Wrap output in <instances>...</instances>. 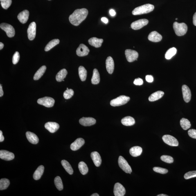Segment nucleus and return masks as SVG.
I'll list each match as a JSON object with an SVG mask.
<instances>
[{"mask_svg": "<svg viewBox=\"0 0 196 196\" xmlns=\"http://www.w3.org/2000/svg\"><path fill=\"white\" fill-rule=\"evenodd\" d=\"M89 51V50L87 46L82 44L77 48L76 54L79 56H84L88 54Z\"/></svg>", "mask_w": 196, "mask_h": 196, "instance_id": "nucleus-13", "label": "nucleus"}, {"mask_svg": "<svg viewBox=\"0 0 196 196\" xmlns=\"http://www.w3.org/2000/svg\"><path fill=\"white\" fill-rule=\"evenodd\" d=\"M29 16V12L27 10H24L20 13L18 16V18L22 24H24L27 21Z\"/></svg>", "mask_w": 196, "mask_h": 196, "instance_id": "nucleus-21", "label": "nucleus"}, {"mask_svg": "<svg viewBox=\"0 0 196 196\" xmlns=\"http://www.w3.org/2000/svg\"><path fill=\"white\" fill-rule=\"evenodd\" d=\"M44 168L43 165H41L34 172L33 178L35 180H38L40 179L43 175L44 171Z\"/></svg>", "mask_w": 196, "mask_h": 196, "instance_id": "nucleus-28", "label": "nucleus"}, {"mask_svg": "<svg viewBox=\"0 0 196 196\" xmlns=\"http://www.w3.org/2000/svg\"><path fill=\"white\" fill-rule=\"evenodd\" d=\"M79 123L84 126H91L96 124V120L92 117H82L79 120Z\"/></svg>", "mask_w": 196, "mask_h": 196, "instance_id": "nucleus-17", "label": "nucleus"}, {"mask_svg": "<svg viewBox=\"0 0 196 196\" xmlns=\"http://www.w3.org/2000/svg\"><path fill=\"white\" fill-rule=\"evenodd\" d=\"M99 196V195L97 193L93 194L91 195V196Z\"/></svg>", "mask_w": 196, "mask_h": 196, "instance_id": "nucleus-56", "label": "nucleus"}, {"mask_svg": "<svg viewBox=\"0 0 196 196\" xmlns=\"http://www.w3.org/2000/svg\"><path fill=\"white\" fill-rule=\"evenodd\" d=\"M182 92L183 99L185 102H189L191 99V94L190 90L186 85H184L182 87Z\"/></svg>", "mask_w": 196, "mask_h": 196, "instance_id": "nucleus-14", "label": "nucleus"}, {"mask_svg": "<svg viewBox=\"0 0 196 196\" xmlns=\"http://www.w3.org/2000/svg\"><path fill=\"white\" fill-rule=\"evenodd\" d=\"M180 125L181 127L184 130L189 129L191 127V124L189 121L185 118H182L180 121Z\"/></svg>", "mask_w": 196, "mask_h": 196, "instance_id": "nucleus-37", "label": "nucleus"}, {"mask_svg": "<svg viewBox=\"0 0 196 196\" xmlns=\"http://www.w3.org/2000/svg\"><path fill=\"white\" fill-rule=\"evenodd\" d=\"M60 43V40L58 39H54L50 41L48 43L47 45L45 48V51H49V50L51 49L57 45L59 44Z\"/></svg>", "mask_w": 196, "mask_h": 196, "instance_id": "nucleus-35", "label": "nucleus"}, {"mask_svg": "<svg viewBox=\"0 0 196 196\" xmlns=\"http://www.w3.org/2000/svg\"><path fill=\"white\" fill-rule=\"evenodd\" d=\"M2 131H0V142H2L4 140V137L3 135Z\"/></svg>", "mask_w": 196, "mask_h": 196, "instance_id": "nucleus-49", "label": "nucleus"}, {"mask_svg": "<svg viewBox=\"0 0 196 196\" xmlns=\"http://www.w3.org/2000/svg\"><path fill=\"white\" fill-rule=\"evenodd\" d=\"M4 45L3 43H0V50H2L4 47Z\"/></svg>", "mask_w": 196, "mask_h": 196, "instance_id": "nucleus-54", "label": "nucleus"}, {"mask_svg": "<svg viewBox=\"0 0 196 196\" xmlns=\"http://www.w3.org/2000/svg\"><path fill=\"white\" fill-rule=\"evenodd\" d=\"M56 188L59 191L62 190L63 189V186L62 179L60 177L57 176L54 180Z\"/></svg>", "mask_w": 196, "mask_h": 196, "instance_id": "nucleus-39", "label": "nucleus"}, {"mask_svg": "<svg viewBox=\"0 0 196 196\" xmlns=\"http://www.w3.org/2000/svg\"><path fill=\"white\" fill-rule=\"evenodd\" d=\"M79 74L82 81L84 82L87 77V71L83 66H81L79 68Z\"/></svg>", "mask_w": 196, "mask_h": 196, "instance_id": "nucleus-32", "label": "nucleus"}, {"mask_svg": "<svg viewBox=\"0 0 196 196\" xmlns=\"http://www.w3.org/2000/svg\"><path fill=\"white\" fill-rule=\"evenodd\" d=\"M157 196H168V195H166V194H159V195H158Z\"/></svg>", "mask_w": 196, "mask_h": 196, "instance_id": "nucleus-55", "label": "nucleus"}, {"mask_svg": "<svg viewBox=\"0 0 196 196\" xmlns=\"http://www.w3.org/2000/svg\"><path fill=\"white\" fill-rule=\"evenodd\" d=\"M177 52V50L176 48L172 47L170 48L168 50V51L166 52V54H165V58L168 59V60H169V59H171L172 57L176 54Z\"/></svg>", "mask_w": 196, "mask_h": 196, "instance_id": "nucleus-36", "label": "nucleus"}, {"mask_svg": "<svg viewBox=\"0 0 196 196\" xmlns=\"http://www.w3.org/2000/svg\"><path fill=\"white\" fill-rule=\"evenodd\" d=\"M68 73L67 71L65 69H63L61 70L56 75V79L57 81L58 82H61L63 81V80L66 78V75Z\"/></svg>", "mask_w": 196, "mask_h": 196, "instance_id": "nucleus-31", "label": "nucleus"}, {"mask_svg": "<svg viewBox=\"0 0 196 196\" xmlns=\"http://www.w3.org/2000/svg\"><path fill=\"white\" fill-rule=\"evenodd\" d=\"M37 103L40 105L48 108L53 107L54 105L55 101L50 97H45L39 99L37 101Z\"/></svg>", "mask_w": 196, "mask_h": 196, "instance_id": "nucleus-6", "label": "nucleus"}, {"mask_svg": "<svg viewBox=\"0 0 196 196\" xmlns=\"http://www.w3.org/2000/svg\"><path fill=\"white\" fill-rule=\"evenodd\" d=\"M106 66L107 71L110 74H111L114 71V60L111 56L108 57L106 60Z\"/></svg>", "mask_w": 196, "mask_h": 196, "instance_id": "nucleus-19", "label": "nucleus"}, {"mask_svg": "<svg viewBox=\"0 0 196 196\" xmlns=\"http://www.w3.org/2000/svg\"><path fill=\"white\" fill-rule=\"evenodd\" d=\"M79 170L82 175H85L88 172V168L86 163L84 162H80L78 165Z\"/></svg>", "mask_w": 196, "mask_h": 196, "instance_id": "nucleus-34", "label": "nucleus"}, {"mask_svg": "<svg viewBox=\"0 0 196 196\" xmlns=\"http://www.w3.org/2000/svg\"><path fill=\"white\" fill-rule=\"evenodd\" d=\"M63 81L64 82V80H63Z\"/></svg>", "mask_w": 196, "mask_h": 196, "instance_id": "nucleus-58", "label": "nucleus"}, {"mask_svg": "<svg viewBox=\"0 0 196 196\" xmlns=\"http://www.w3.org/2000/svg\"><path fill=\"white\" fill-rule=\"evenodd\" d=\"M193 23L194 26H196V12L194 14L193 16Z\"/></svg>", "mask_w": 196, "mask_h": 196, "instance_id": "nucleus-51", "label": "nucleus"}, {"mask_svg": "<svg viewBox=\"0 0 196 196\" xmlns=\"http://www.w3.org/2000/svg\"><path fill=\"white\" fill-rule=\"evenodd\" d=\"M44 126L45 128L51 133H54L56 132L60 127V126L58 124L55 122H52L46 123Z\"/></svg>", "mask_w": 196, "mask_h": 196, "instance_id": "nucleus-16", "label": "nucleus"}, {"mask_svg": "<svg viewBox=\"0 0 196 196\" xmlns=\"http://www.w3.org/2000/svg\"><path fill=\"white\" fill-rule=\"evenodd\" d=\"M68 89V88H67V89Z\"/></svg>", "mask_w": 196, "mask_h": 196, "instance_id": "nucleus-59", "label": "nucleus"}, {"mask_svg": "<svg viewBox=\"0 0 196 196\" xmlns=\"http://www.w3.org/2000/svg\"><path fill=\"white\" fill-rule=\"evenodd\" d=\"M3 93H4V92H3L2 86L1 84L0 85V97H2L3 96Z\"/></svg>", "mask_w": 196, "mask_h": 196, "instance_id": "nucleus-53", "label": "nucleus"}, {"mask_svg": "<svg viewBox=\"0 0 196 196\" xmlns=\"http://www.w3.org/2000/svg\"><path fill=\"white\" fill-rule=\"evenodd\" d=\"M149 23L148 20L145 19H141L133 22L131 25V27L133 29L138 30L140 29Z\"/></svg>", "mask_w": 196, "mask_h": 196, "instance_id": "nucleus-9", "label": "nucleus"}, {"mask_svg": "<svg viewBox=\"0 0 196 196\" xmlns=\"http://www.w3.org/2000/svg\"><path fill=\"white\" fill-rule=\"evenodd\" d=\"M88 14L87 9H79L75 10L69 17V21L72 24L78 26L85 20Z\"/></svg>", "mask_w": 196, "mask_h": 196, "instance_id": "nucleus-1", "label": "nucleus"}, {"mask_svg": "<svg viewBox=\"0 0 196 196\" xmlns=\"http://www.w3.org/2000/svg\"><path fill=\"white\" fill-rule=\"evenodd\" d=\"M91 157L95 166L97 167L100 166L101 163V159L100 154L98 152H93L92 153Z\"/></svg>", "mask_w": 196, "mask_h": 196, "instance_id": "nucleus-22", "label": "nucleus"}, {"mask_svg": "<svg viewBox=\"0 0 196 196\" xmlns=\"http://www.w3.org/2000/svg\"><path fill=\"white\" fill-rule=\"evenodd\" d=\"M162 36L156 31L151 32L148 37L149 40L154 42H160L162 39Z\"/></svg>", "mask_w": 196, "mask_h": 196, "instance_id": "nucleus-20", "label": "nucleus"}, {"mask_svg": "<svg viewBox=\"0 0 196 196\" xmlns=\"http://www.w3.org/2000/svg\"><path fill=\"white\" fill-rule=\"evenodd\" d=\"M164 93L162 91H158L151 95L149 98V101L153 102L156 101L161 98L163 96Z\"/></svg>", "mask_w": 196, "mask_h": 196, "instance_id": "nucleus-25", "label": "nucleus"}, {"mask_svg": "<svg viewBox=\"0 0 196 196\" xmlns=\"http://www.w3.org/2000/svg\"><path fill=\"white\" fill-rule=\"evenodd\" d=\"M154 8V5L147 4L137 7L133 11L132 14L134 15L147 14L153 11Z\"/></svg>", "mask_w": 196, "mask_h": 196, "instance_id": "nucleus-2", "label": "nucleus"}, {"mask_svg": "<svg viewBox=\"0 0 196 196\" xmlns=\"http://www.w3.org/2000/svg\"><path fill=\"white\" fill-rule=\"evenodd\" d=\"M121 122L123 125L126 126H130L134 125L135 123L134 118L130 116H127L123 118Z\"/></svg>", "mask_w": 196, "mask_h": 196, "instance_id": "nucleus-27", "label": "nucleus"}, {"mask_svg": "<svg viewBox=\"0 0 196 196\" xmlns=\"http://www.w3.org/2000/svg\"><path fill=\"white\" fill-rule=\"evenodd\" d=\"M27 139L31 143L33 144H37L39 141V139L37 136L34 133L27 132L26 133Z\"/></svg>", "mask_w": 196, "mask_h": 196, "instance_id": "nucleus-23", "label": "nucleus"}, {"mask_svg": "<svg viewBox=\"0 0 196 196\" xmlns=\"http://www.w3.org/2000/svg\"><path fill=\"white\" fill-rule=\"evenodd\" d=\"M153 170L155 172L161 174H165L168 173V171L166 169L160 168V167H154Z\"/></svg>", "mask_w": 196, "mask_h": 196, "instance_id": "nucleus-43", "label": "nucleus"}, {"mask_svg": "<svg viewBox=\"0 0 196 196\" xmlns=\"http://www.w3.org/2000/svg\"><path fill=\"white\" fill-rule=\"evenodd\" d=\"M177 19H178L177 18H176V20H177Z\"/></svg>", "mask_w": 196, "mask_h": 196, "instance_id": "nucleus-57", "label": "nucleus"}, {"mask_svg": "<svg viewBox=\"0 0 196 196\" xmlns=\"http://www.w3.org/2000/svg\"><path fill=\"white\" fill-rule=\"evenodd\" d=\"M134 84L137 85H141L143 84V81L142 79L138 78L134 80Z\"/></svg>", "mask_w": 196, "mask_h": 196, "instance_id": "nucleus-47", "label": "nucleus"}, {"mask_svg": "<svg viewBox=\"0 0 196 196\" xmlns=\"http://www.w3.org/2000/svg\"><path fill=\"white\" fill-rule=\"evenodd\" d=\"M15 158L13 153L5 150L0 151V158L6 161H11Z\"/></svg>", "mask_w": 196, "mask_h": 196, "instance_id": "nucleus-15", "label": "nucleus"}, {"mask_svg": "<svg viewBox=\"0 0 196 196\" xmlns=\"http://www.w3.org/2000/svg\"><path fill=\"white\" fill-rule=\"evenodd\" d=\"M27 33L30 40H32L35 39L36 34V24L35 22H32L29 26Z\"/></svg>", "mask_w": 196, "mask_h": 196, "instance_id": "nucleus-12", "label": "nucleus"}, {"mask_svg": "<svg viewBox=\"0 0 196 196\" xmlns=\"http://www.w3.org/2000/svg\"><path fill=\"white\" fill-rule=\"evenodd\" d=\"M130 100L129 97L122 95L111 101L110 104L113 107H118L125 105Z\"/></svg>", "mask_w": 196, "mask_h": 196, "instance_id": "nucleus-4", "label": "nucleus"}, {"mask_svg": "<svg viewBox=\"0 0 196 196\" xmlns=\"http://www.w3.org/2000/svg\"><path fill=\"white\" fill-rule=\"evenodd\" d=\"M0 27L6 32L8 37H12L15 35V30L13 27L6 23H1Z\"/></svg>", "mask_w": 196, "mask_h": 196, "instance_id": "nucleus-7", "label": "nucleus"}, {"mask_svg": "<svg viewBox=\"0 0 196 196\" xmlns=\"http://www.w3.org/2000/svg\"><path fill=\"white\" fill-rule=\"evenodd\" d=\"M49 1H50V0H49Z\"/></svg>", "mask_w": 196, "mask_h": 196, "instance_id": "nucleus-60", "label": "nucleus"}, {"mask_svg": "<svg viewBox=\"0 0 196 196\" xmlns=\"http://www.w3.org/2000/svg\"><path fill=\"white\" fill-rule=\"evenodd\" d=\"M113 191L115 196H124L126 193L125 188L119 183L115 184Z\"/></svg>", "mask_w": 196, "mask_h": 196, "instance_id": "nucleus-11", "label": "nucleus"}, {"mask_svg": "<svg viewBox=\"0 0 196 196\" xmlns=\"http://www.w3.org/2000/svg\"><path fill=\"white\" fill-rule=\"evenodd\" d=\"M10 184V181L8 179H1L0 180V190H3L8 188Z\"/></svg>", "mask_w": 196, "mask_h": 196, "instance_id": "nucleus-38", "label": "nucleus"}, {"mask_svg": "<svg viewBox=\"0 0 196 196\" xmlns=\"http://www.w3.org/2000/svg\"><path fill=\"white\" fill-rule=\"evenodd\" d=\"M125 55L127 61L132 62L136 60H137L138 53L137 52L132 50L127 49L125 50Z\"/></svg>", "mask_w": 196, "mask_h": 196, "instance_id": "nucleus-10", "label": "nucleus"}, {"mask_svg": "<svg viewBox=\"0 0 196 196\" xmlns=\"http://www.w3.org/2000/svg\"><path fill=\"white\" fill-rule=\"evenodd\" d=\"M103 40L102 39H98L96 37H93L90 39L88 40L89 43L91 46L96 48H99L101 46Z\"/></svg>", "mask_w": 196, "mask_h": 196, "instance_id": "nucleus-24", "label": "nucleus"}, {"mask_svg": "<svg viewBox=\"0 0 196 196\" xmlns=\"http://www.w3.org/2000/svg\"><path fill=\"white\" fill-rule=\"evenodd\" d=\"M74 92L72 89H66L63 93V96L66 99H68L73 96Z\"/></svg>", "mask_w": 196, "mask_h": 196, "instance_id": "nucleus-41", "label": "nucleus"}, {"mask_svg": "<svg viewBox=\"0 0 196 196\" xmlns=\"http://www.w3.org/2000/svg\"><path fill=\"white\" fill-rule=\"evenodd\" d=\"M162 140L165 143L172 146H177L179 143L178 140L174 137L169 135H165L162 137Z\"/></svg>", "mask_w": 196, "mask_h": 196, "instance_id": "nucleus-8", "label": "nucleus"}, {"mask_svg": "<svg viewBox=\"0 0 196 196\" xmlns=\"http://www.w3.org/2000/svg\"><path fill=\"white\" fill-rule=\"evenodd\" d=\"M61 163L66 172L70 175H72L73 174V170L72 168L71 165L67 161L65 160H63L61 161Z\"/></svg>", "mask_w": 196, "mask_h": 196, "instance_id": "nucleus-33", "label": "nucleus"}, {"mask_svg": "<svg viewBox=\"0 0 196 196\" xmlns=\"http://www.w3.org/2000/svg\"><path fill=\"white\" fill-rule=\"evenodd\" d=\"M1 5L3 8L5 9H8L12 3V0H0Z\"/></svg>", "mask_w": 196, "mask_h": 196, "instance_id": "nucleus-40", "label": "nucleus"}, {"mask_svg": "<svg viewBox=\"0 0 196 196\" xmlns=\"http://www.w3.org/2000/svg\"><path fill=\"white\" fill-rule=\"evenodd\" d=\"M173 28L175 33L178 36H182L186 33L188 27L184 23H178L175 22L173 24Z\"/></svg>", "mask_w": 196, "mask_h": 196, "instance_id": "nucleus-3", "label": "nucleus"}, {"mask_svg": "<svg viewBox=\"0 0 196 196\" xmlns=\"http://www.w3.org/2000/svg\"><path fill=\"white\" fill-rule=\"evenodd\" d=\"M118 165L120 168L127 173L131 174L132 169L127 161L123 156H120L118 160Z\"/></svg>", "mask_w": 196, "mask_h": 196, "instance_id": "nucleus-5", "label": "nucleus"}, {"mask_svg": "<svg viewBox=\"0 0 196 196\" xmlns=\"http://www.w3.org/2000/svg\"><path fill=\"white\" fill-rule=\"evenodd\" d=\"M85 143V141L82 138H77L71 145V149L72 150L76 151L79 150Z\"/></svg>", "mask_w": 196, "mask_h": 196, "instance_id": "nucleus-18", "label": "nucleus"}, {"mask_svg": "<svg viewBox=\"0 0 196 196\" xmlns=\"http://www.w3.org/2000/svg\"><path fill=\"white\" fill-rule=\"evenodd\" d=\"M194 177H196V171L189 172H187L184 175L185 179H188Z\"/></svg>", "mask_w": 196, "mask_h": 196, "instance_id": "nucleus-44", "label": "nucleus"}, {"mask_svg": "<svg viewBox=\"0 0 196 196\" xmlns=\"http://www.w3.org/2000/svg\"><path fill=\"white\" fill-rule=\"evenodd\" d=\"M109 14L111 16H114L116 15V12L114 10L111 9L109 11Z\"/></svg>", "mask_w": 196, "mask_h": 196, "instance_id": "nucleus-50", "label": "nucleus"}, {"mask_svg": "<svg viewBox=\"0 0 196 196\" xmlns=\"http://www.w3.org/2000/svg\"><path fill=\"white\" fill-rule=\"evenodd\" d=\"M46 66H42L37 70L34 76V79L35 80H38L43 75L46 69Z\"/></svg>", "mask_w": 196, "mask_h": 196, "instance_id": "nucleus-30", "label": "nucleus"}, {"mask_svg": "<svg viewBox=\"0 0 196 196\" xmlns=\"http://www.w3.org/2000/svg\"><path fill=\"white\" fill-rule=\"evenodd\" d=\"M188 133L190 137L196 139V130L195 129H190L188 131Z\"/></svg>", "mask_w": 196, "mask_h": 196, "instance_id": "nucleus-46", "label": "nucleus"}, {"mask_svg": "<svg viewBox=\"0 0 196 196\" xmlns=\"http://www.w3.org/2000/svg\"><path fill=\"white\" fill-rule=\"evenodd\" d=\"M143 149L141 147L138 146L133 147L129 150L131 155L133 157H137L141 155Z\"/></svg>", "mask_w": 196, "mask_h": 196, "instance_id": "nucleus-26", "label": "nucleus"}, {"mask_svg": "<svg viewBox=\"0 0 196 196\" xmlns=\"http://www.w3.org/2000/svg\"><path fill=\"white\" fill-rule=\"evenodd\" d=\"M100 76L98 70L95 69L93 71V76L91 79L92 83L94 85L98 84L100 82Z\"/></svg>", "mask_w": 196, "mask_h": 196, "instance_id": "nucleus-29", "label": "nucleus"}, {"mask_svg": "<svg viewBox=\"0 0 196 196\" xmlns=\"http://www.w3.org/2000/svg\"><path fill=\"white\" fill-rule=\"evenodd\" d=\"M20 59V55L18 52H16L12 57V63L14 64H16L18 62Z\"/></svg>", "mask_w": 196, "mask_h": 196, "instance_id": "nucleus-45", "label": "nucleus"}, {"mask_svg": "<svg viewBox=\"0 0 196 196\" xmlns=\"http://www.w3.org/2000/svg\"><path fill=\"white\" fill-rule=\"evenodd\" d=\"M146 80L149 82H152L153 81L154 78L152 75H147L146 76Z\"/></svg>", "mask_w": 196, "mask_h": 196, "instance_id": "nucleus-48", "label": "nucleus"}, {"mask_svg": "<svg viewBox=\"0 0 196 196\" xmlns=\"http://www.w3.org/2000/svg\"><path fill=\"white\" fill-rule=\"evenodd\" d=\"M101 20L104 23H105V24H107L108 22V20L107 18L105 17H103L101 18Z\"/></svg>", "mask_w": 196, "mask_h": 196, "instance_id": "nucleus-52", "label": "nucleus"}, {"mask_svg": "<svg viewBox=\"0 0 196 196\" xmlns=\"http://www.w3.org/2000/svg\"><path fill=\"white\" fill-rule=\"evenodd\" d=\"M161 159L162 161L167 163H173L174 162L173 158L169 156L163 155L161 157Z\"/></svg>", "mask_w": 196, "mask_h": 196, "instance_id": "nucleus-42", "label": "nucleus"}]
</instances>
